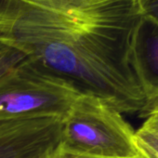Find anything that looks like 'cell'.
Returning <instances> with one entry per match:
<instances>
[{
    "mask_svg": "<svg viewBox=\"0 0 158 158\" xmlns=\"http://www.w3.org/2000/svg\"><path fill=\"white\" fill-rule=\"evenodd\" d=\"M137 0H0V48L93 95L146 117L151 102L132 57Z\"/></svg>",
    "mask_w": 158,
    "mask_h": 158,
    "instance_id": "1",
    "label": "cell"
},
{
    "mask_svg": "<svg viewBox=\"0 0 158 158\" xmlns=\"http://www.w3.org/2000/svg\"><path fill=\"white\" fill-rule=\"evenodd\" d=\"M134 134L122 114L83 93L61 119L58 148L97 158H135L139 152Z\"/></svg>",
    "mask_w": 158,
    "mask_h": 158,
    "instance_id": "2",
    "label": "cell"
},
{
    "mask_svg": "<svg viewBox=\"0 0 158 158\" xmlns=\"http://www.w3.org/2000/svg\"><path fill=\"white\" fill-rule=\"evenodd\" d=\"M81 93L23 58L0 76V121L63 117Z\"/></svg>",
    "mask_w": 158,
    "mask_h": 158,
    "instance_id": "3",
    "label": "cell"
},
{
    "mask_svg": "<svg viewBox=\"0 0 158 158\" xmlns=\"http://www.w3.org/2000/svg\"><path fill=\"white\" fill-rule=\"evenodd\" d=\"M61 119L0 121V158H50L59 144Z\"/></svg>",
    "mask_w": 158,
    "mask_h": 158,
    "instance_id": "4",
    "label": "cell"
},
{
    "mask_svg": "<svg viewBox=\"0 0 158 158\" xmlns=\"http://www.w3.org/2000/svg\"><path fill=\"white\" fill-rule=\"evenodd\" d=\"M132 57L152 106L158 98V23L140 17L132 37Z\"/></svg>",
    "mask_w": 158,
    "mask_h": 158,
    "instance_id": "5",
    "label": "cell"
},
{
    "mask_svg": "<svg viewBox=\"0 0 158 158\" xmlns=\"http://www.w3.org/2000/svg\"><path fill=\"white\" fill-rule=\"evenodd\" d=\"M135 143L142 158H158V116L150 114L135 131Z\"/></svg>",
    "mask_w": 158,
    "mask_h": 158,
    "instance_id": "6",
    "label": "cell"
},
{
    "mask_svg": "<svg viewBox=\"0 0 158 158\" xmlns=\"http://www.w3.org/2000/svg\"><path fill=\"white\" fill-rule=\"evenodd\" d=\"M137 2L140 16L158 23V0H137Z\"/></svg>",
    "mask_w": 158,
    "mask_h": 158,
    "instance_id": "7",
    "label": "cell"
},
{
    "mask_svg": "<svg viewBox=\"0 0 158 158\" xmlns=\"http://www.w3.org/2000/svg\"><path fill=\"white\" fill-rule=\"evenodd\" d=\"M50 158H97V157H92V156H88V155H83V154H76V153H72L66 151H63L60 148H56ZM135 158H142L140 155Z\"/></svg>",
    "mask_w": 158,
    "mask_h": 158,
    "instance_id": "8",
    "label": "cell"
},
{
    "mask_svg": "<svg viewBox=\"0 0 158 158\" xmlns=\"http://www.w3.org/2000/svg\"><path fill=\"white\" fill-rule=\"evenodd\" d=\"M150 114H155V115L158 116V98H157L156 101L152 104L148 115H150ZM148 115H147V116H148ZM147 116H146V117H147Z\"/></svg>",
    "mask_w": 158,
    "mask_h": 158,
    "instance_id": "9",
    "label": "cell"
}]
</instances>
